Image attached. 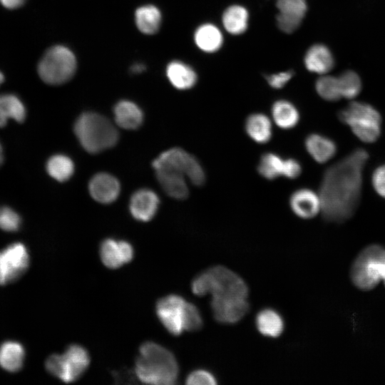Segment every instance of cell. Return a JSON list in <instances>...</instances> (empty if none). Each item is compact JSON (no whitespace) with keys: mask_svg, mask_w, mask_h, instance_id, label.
<instances>
[{"mask_svg":"<svg viewBox=\"0 0 385 385\" xmlns=\"http://www.w3.org/2000/svg\"><path fill=\"white\" fill-rule=\"evenodd\" d=\"M74 133L81 146L88 153H98L114 146L118 132L106 117L93 112H85L76 119Z\"/></svg>","mask_w":385,"mask_h":385,"instance_id":"obj_4","label":"cell"},{"mask_svg":"<svg viewBox=\"0 0 385 385\" xmlns=\"http://www.w3.org/2000/svg\"><path fill=\"white\" fill-rule=\"evenodd\" d=\"M284 159L277 153L267 152L264 153L257 165L259 174L264 178L272 180L283 176Z\"/></svg>","mask_w":385,"mask_h":385,"instance_id":"obj_32","label":"cell"},{"mask_svg":"<svg viewBox=\"0 0 385 385\" xmlns=\"http://www.w3.org/2000/svg\"><path fill=\"white\" fill-rule=\"evenodd\" d=\"M368 158L364 149L357 148L324 171L318 194L325 220L342 222L354 214L361 199L363 170Z\"/></svg>","mask_w":385,"mask_h":385,"instance_id":"obj_1","label":"cell"},{"mask_svg":"<svg viewBox=\"0 0 385 385\" xmlns=\"http://www.w3.org/2000/svg\"><path fill=\"white\" fill-rule=\"evenodd\" d=\"M25 359V349L15 341H6L0 346V366L10 372L19 371Z\"/></svg>","mask_w":385,"mask_h":385,"instance_id":"obj_25","label":"cell"},{"mask_svg":"<svg viewBox=\"0 0 385 385\" xmlns=\"http://www.w3.org/2000/svg\"><path fill=\"white\" fill-rule=\"evenodd\" d=\"M338 78L342 98L353 99L361 92V81L356 72L351 70L344 71Z\"/></svg>","mask_w":385,"mask_h":385,"instance_id":"obj_34","label":"cell"},{"mask_svg":"<svg viewBox=\"0 0 385 385\" xmlns=\"http://www.w3.org/2000/svg\"><path fill=\"white\" fill-rule=\"evenodd\" d=\"M302 166L300 163L292 158L284 159L283 176L289 179H295L300 175Z\"/></svg>","mask_w":385,"mask_h":385,"instance_id":"obj_39","label":"cell"},{"mask_svg":"<svg viewBox=\"0 0 385 385\" xmlns=\"http://www.w3.org/2000/svg\"><path fill=\"white\" fill-rule=\"evenodd\" d=\"M255 325L261 334L271 338L280 336L284 328L282 315L272 308H265L257 313Z\"/></svg>","mask_w":385,"mask_h":385,"instance_id":"obj_22","label":"cell"},{"mask_svg":"<svg viewBox=\"0 0 385 385\" xmlns=\"http://www.w3.org/2000/svg\"><path fill=\"white\" fill-rule=\"evenodd\" d=\"M4 78V75H3V73L0 71V85L3 83Z\"/></svg>","mask_w":385,"mask_h":385,"instance_id":"obj_44","label":"cell"},{"mask_svg":"<svg viewBox=\"0 0 385 385\" xmlns=\"http://www.w3.org/2000/svg\"><path fill=\"white\" fill-rule=\"evenodd\" d=\"M245 128L248 136L257 143H266L272 138L271 120L263 113L250 115L245 120Z\"/></svg>","mask_w":385,"mask_h":385,"instance_id":"obj_23","label":"cell"},{"mask_svg":"<svg viewBox=\"0 0 385 385\" xmlns=\"http://www.w3.org/2000/svg\"><path fill=\"white\" fill-rule=\"evenodd\" d=\"M76 70L73 52L63 46H55L46 51L38 66V73L45 83L61 85L68 81Z\"/></svg>","mask_w":385,"mask_h":385,"instance_id":"obj_7","label":"cell"},{"mask_svg":"<svg viewBox=\"0 0 385 385\" xmlns=\"http://www.w3.org/2000/svg\"><path fill=\"white\" fill-rule=\"evenodd\" d=\"M384 282V284H385V276L384 277V279H383Z\"/></svg>","mask_w":385,"mask_h":385,"instance_id":"obj_45","label":"cell"},{"mask_svg":"<svg viewBox=\"0 0 385 385\" xmlns=\"http://www.w3.org/2000/svg\"><path fill=\"white\" fill-rule=\"evenodd\" d=\"M289 202L292 212L302 219H311L321 212L319 194L309 188H300L293 192Z\"/></svg>","mask_w":385,"mask_h":385,"instance_id":"obj_17","label":"cell"},{"mask_svg":"<svg viewBox=\"0 0 385 385\" xmlns=\"http://www.w3.org/2000/svg\"><path fill=\"white\" fill-rule=\"evenodd\" d=\"M195 41L203 51L212 53L218 50L222 44V35L215 25L205 24L195 31Z\"/></svg>","mask_w":385,"mask_h":385,"instance_id":"obj_27","label":"cell"},{"mask_svg":"<svg viewBox=\"0 0 385 385\" xmlns=\"http://www.w3.org/2000/svg\"><path fill=\"white\" fill-rule=\"evenodd\" d=\"M304 145L309 155L319 163L329 161L337 150V145L332 139L319 133L308 135Z\"/></svg>","mask_w":385,"mask_h":385,"instance_id":"obj_19","label":"cell"},{"mask_svg":"<svg viewBox=\"0 0 385 385\" xmlns=\"http://www.w3.org/2000/svg\"><path fill=\"white\" fill-rule=\"evenodd\" d=\"M292 76V71H286L267 76L266 79L272 88L279 89L284 87Z\"/></svg>","mask_w":385,"mask_h":385,"instance_id":"obj_40","label":"cell"},{"mask_svg":"<svg viewBox=\"0 0 385 385\" xmlns=\"http://www.w3.org/2000/svg\"><path fill=\"white\" fill-rule=\"evenodd\" d=\"M135 372L145 384L173 385L178 380L179 367L171 351L153 342H145L140 346Z\"/></svg>","mask_w":385,"mask_h":385,"instance_id":"obj_2","label":"cell"},{"mask_svg":"<svg viewBox=\"0 0 385 385\" xmlns=\"http://www.w3.org/2000/svg\"><path fill=\"white\" fill-rule=\"evenodd\" d=\"M188 302L178 294H169L160 299L156 304V314L168 332L180 335L185 331Z\"/></svg>","mask_w":385,"mask_h":385,"instance_id":"obj_11","label":"cell"},{"mask_svg":"<svg viewBox=\"0 0 385 385\" xmlns=\"http://www.w3.org/2000/svg\"><path fill=\"white\" fill-rule=\"evenodd\" d=\"M158 183L165 193L177 200L188 197L189 189L186 178L175 170L160 168L155 170Z\"/></svg>","mask_w":385,"mask_h":385,"instance_id":"obj_18","label":"cell"},{"mask_svg":"<svg viewBox=\"0 0 385 385\" xmlns=\"http://www.w3.org/2000/svg\"><path fill=\"white\" fill-rule=\"evenodd\" d=\"M133 247L127 241L108 238L101 244V261L110 269H117L128 263L133 260Z\"/></svg>","mask_w":385,"mask_h":385,"instance_id":"obj_14","label":"cell"},{"mask_svg":"<svg viewBox=\"0 0 385 385\" xmlns=\"http://www.w3.org/2000/svg\"><path fill=\"white\" fill-rule=\"evenodd\" d=\"M166 74L171 84L179 90L191 88L197 81L194 70L178 61H172L168 65Z\"/></svg>","mask_w":385,"mask_h":385,"instance_id":"obj_24","label":"cell"},{"mask_svg":"<svg viewBox=\"0 0 385 385\" xmlns=\"http://www.w3.org/2000/svg\"><path fill=\"white\" fill-rule=\"evenodd\" d=\"M197 296L210 294L211 299L247 298L248 287L235 272L223 266H215L197 275L191 284Z\"/></svg>","mask_w":385,"mask_h":385,"instance_id":"obj_3","label":"cell"},{"mask_svg":"<svg viewBox=\"0 0 385 385\" xmlns=\"http://www.w3.org/2000/svg\"><path fill=\"white\" fill-rule=\"evenodd\" d=\"M338 117L362 142L374 143L381 135V116L379 112L369 103L353 101L339 111Z\"/></svg>","mask_w":385,"mask_h":385,"instance_id":"obj_5","label":"cell"},{"mask_svg":"<svg viewBox=\"0 0 385 385\" xmlns=\"http://www.w3.org/2000/svg\"><path fill=\"white\" fill-rule=\"evenodd\" d=\"M202 317L198 308L194 304L188 302L185 330L197 331L202 327Z\"/></svg>","mask_w":385,"mask_h":385,"instance_id":"obj_36","label":"cell"},{"mask_svg":"<svg viewBox=\"0 0 385 385\" xmlns=\"http://www.w3.org/2000/svg\"><path fill=\"white\" fill-rule=\"evenodd\" d=\"M159 203V197L153 190L142 188L132 195L129 210L135 220L147 222L155 215Z\"/></svg>","mask_w":385,"mask_h":385,"instance_id":"obj_15","label":"cell"},{"mask_svg":"<svg viewBox=\"0 0 385 385\" xmlns=\"http://www.w3.org/2000/svg\"><path fill=\"white\" fill-rule=\"evenodd\" d=\"M277 7L279 10L277 16V26L287 34L297 29L307 9L306 0H277Z\"/></svg>","mask_w":385,"mask_h":385,"instance_id":"obj_13","label":"cell"},{"mask_svg":"<svg viewBox=\"0 0 385 385\" xmlns=\"http://www.w3.org/2000/svg\"><path fill=\"white\" fill-rule=\"evenodd\" d=\"M385 276V248L371 245L357 256L351 269V278L362 290L374 289Z\"/></svg>","mask_w":385,"mask_h":385,"instance_id":"obj_6","label":"cell"},{"mask_svg":"<svg viewBox=\"0 0 385 385\" xmlns=\"http://www.w3.org/2000/svg\"><path fill=\"white\" fill-rule=\"evenodd\" d=\"M210 306L214 318L228 324L238 322L249 310L247 298L211 299Z\"/></svg>","mask_w":385,"mask_h":385,"instance_id":"obj_12","label":"cell"},{"mask_svg":"<svg viewBox=\"0 0 385 385\" xmlns=\"http://www.w3.org/2000/svg\"><path fill=\"white\" fill-rule=\"evenodd\" d=\"M315 88L324 100L334 102L342 98L338 76H321L316 81Z\"/></svg>","mask_w":385,"mask_h":385,"instance_id":"obj_33","label":"cell"},{"mask_svg":"<svg viewBox=\"0 0 385 385\" xmlns=\"http://www.w3.org/2000/svg\"><path fill=\"white\" fill-rule=\"evenodd\" d=\"M249 15L247 9L240 5H232L226 9L222 15L225 29L232 34H240L247 28Z\"/></svg>","mask_w":385,"mask_h":385,"instance_id":"obj_30","label":"cell"},{"mask_svg":"<svg viewBox=\"0 0 385 385\" xmlns=\"http://www.w3.org/2000/svg\"><path fill=\"white\" fill-rule=\"evenodd\" d=\"M371 183L374 190L385 198V164L377 167L371 175Z\"/></svg>","mask_w":385,"mask_h":385,"instance_id":"obj_38","label":"cell"},{"mask_svg":"<svg viewBox=\"0 0 385 385\" xmlns=\"http://www.w3.org/2000/svg\"><path fill=\"white\" fill-rule=\"evenodd\" d=\"M88 190L91 197L96 201L108 204L118 198L120 192V185L113 175L106 173H99L91 179Z\"/></svg>","mask_w":385,"mask_h":385,"instance_id":"obj_16","label":"cell"},{"mask_svg":"<svg viewBox=\"0 0 385 385\" xmlns=\"http://www.w3.org/2000/svg\"><path fill=\"white\" fill-rule=\"evenodd\" d=\"M46 170L53 179L64 182L71 178L74 172V164L67 155L56 154L51 156L47 163Z\"/></svg>","mask_w":385,"mask_h":385,"instance_id":"obj_31","label":"cell"},{"mask_svg":"<svg viewBox=\"0 0 385 385\" xmlns=\"http://www.w3.org/2000/svg\"><path fill=\"white\" fill-rule=\"evenodd\" d=\"M21 217L11 208L2 207L0 208V228L7 232H15L21 225Z\"/></svg>","mask_w":385,"mask_h":385,"instance_id":"obj_35","label":"cell"},{"mask_svg":"<svg viewBox=\"0 0 385 385\" xmlns=\"http://www.w3.org/2000/svg\"><path fill=\"white\" fill-rule=\"evenodd\" d=\"M304 64L311 72L325 74L334 66V58L327 46L321 43L314 44L307 51Z\"/></svg>","mask_w":385,"mask_h":385,"instance_id":"obj_20","label":"cell"},{"mask_svg":"<svg viewBox=\"0 0 385 385\" xmlns=\"http://www.w3.org/2000/svg\"><path fill=\"white\" fill-rule=\"evenodd\" d=\"M113 113L115 123L124 129H137L143 121L142 110L130 101L123 100L118 102L113 108Z\"/></svg>","mask_w":385,"mask_h":385,"instance_id":"obj_21","label":"cell"},{"mask_svg":"<svg viewBox=\"0 0 385 385\" xmlns=\"http://www.w3.org/2000/svg\"><path fill=\"white\" fill-rule=\"evenodd\" d=\"M30 257L26 246L21 242L9 245L0 251V285L19 279L27 270Z\"/></svg>","mask_w":385,"mask_h":385,"instance_id":"obj_10","label":"cell"},{"mask_svg":"<svg viewBox=\"0 0 385 385\" xmlns=\"http://www.w3.org/2000/svg\"><path fill=\"white\" fill-rule=\"evenodd\" d=\"M90 364L87 350L79 344L68 346L62 354L49 356L45 363L48 372L65 383L78 379Z\"/></svg>","mask_w":385,"mask_h":385,"instance_id":"obj_8","label":"cell"},{"mask_svg":"<svg viewBox=\"0 0 385 385\" xmlns=\"http://www.w3.org/2000/svg\"><path fill=\"white\" fill-rule=\"evenodd\" d=\"M26 0H0V3L6 8L14 9L20 7Z\"/></svg>","mask_w":385,"mask_h":385,"instance_id":"obj_41","label":"cell"},{"mask_svg":"<svg viewBox=\"0 0 385 385\" xmlns=\"http://www.w3.org/2000/svg\"><path fill=\"white\" fill-rule=\"evenodd\" d=\"M25 118V107L18 97L13 94L0 95V127L5 126L8 119L21 123Z\"/></svg>","mask_w":385,"mask_h":385,"instance_id":"obj_28","label":"cell"},{"mask_svg":"<svg viewBox=\"0 0 385 385\" xmlns=\"http://www.w3.org/2000/svg\"><path fill=\"white\" fill-rule=\"evenodd\" d=\"M186 384L189 385H215L217 384L214 374L206 369H196L188 374Z\"/></svg>","mask_w":385,"mask_h":385,"instance_id":"obj_37","label":"cell"},{"mask_svg":"<svg viewBox=\"0 0 385 385\" xmlns=\"http://www.w3.org/2000/svg\"><path fill=\"white\" fill-rule=\"evenodd\" d=\"M144 70H145L144 65L140 64V63L134 64L131 68V71L135 73H140L143 71Z\"/></svg>","mask_w":385,"mask_h":385,"instance_id":"obj_42","label":"cell"},{"mask_svg":"<svg viewBox=\"0 0 385 385\" xmlns=\"http://www.w3.org/2000/svg\"><path fill=\"white\" fill-rule=\"evenodd\" d=\"M272 115L274 123L282 129L294 128L299 120V113L294 104L287 100L276 101L272 106Z\"/></svg>","mask_w":385,"mask_h":385,"instance_id":"obj_26","label":"cell"},{"mask_svg":"<svg viewBox=\"0 0 385 385\" xmlns=\"http://www.w3.org/2000/svg\"><path fill=\"white\" fill-rule=\"evenodd\" d=\"M135 19L140 31L150 35L158 31L161 23V14L157 7L145 5L135 11Z\"/></svg>","mask_w":385,"mask_h":385,"instance_id":"obj_29","label":"cell"},{"mask_svg":"<svg viewBox=\"0 0 385 385\" xmlns=\"http://www.w3.org/2000/svg\"><path fill=\"white\" fill-rule=\"evenodd\" d=\"M3 161H4L3 149L0 143V166L2 165Z\"/></svg>","mask_w":385,"mask_h":385,"instance_id":"obj_43","label":"cell"},{"mask_svg":"<svg viewBox=\"0 0 385 385\" xmlns=\"http://www.w3.org/2000/svg\"><path fill=\"white\" fill-rule=\"evenodd\" d=\"M154 170L165 168L183 174L193 185H202L205 173L198 160L180 148H172L160 153L153 162Z\"/></svg>","mask_w":385,"mask_h":385,"instance_id":"obj_9","label":"cell"}]
</instances>
